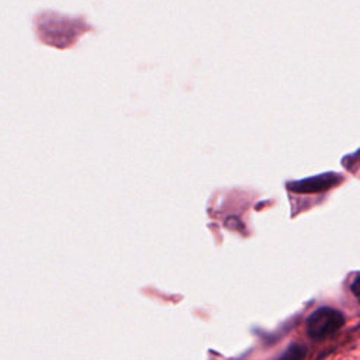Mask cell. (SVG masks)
Listing matches in <instances>:
<instances>
[{
  "instance_id": "obj_1",
  "label": "cell",
  "mask_w": 360,
  "mask_h": 360,
  "mask_svg": "<svg viewBox=\"0 0 360 360\" xmlns=\"http://www.w3.org/2000/svg\"><path fill=\"white\" fill-rule=\"evenodd\" d=\"M343 323L345 315L340 311L330 307H321L308 316L305 329L309 338L321 340L336 333Z\"/></svg>"
},
{
  "instance_id": "obj_2",
  "label": "cell",
  "mask_w": 360,
  "mask_h": 360,
  "mask_svg": "<svg viewBox=\"0 0 360 360\" xmlns=\"http://www.w3.org/2000/svg\"><path fill=\"white\" fill-rule=\"evenodd\" d=\"M342 181V176L338 173H325V174H319L315 177H309V179H304L301 181H294V183H288L287 187L294 191V193H321V191H326L330 187L339 184Z\"/></svg>"
},
{
  "instance_id": "obj_3",
  "label": "cell",
  "mask_w": 360,
  "mask_h": 360,
  "mask_svg": "<svg viewBox=\"0 0 360 360\" xmlns=\"http://www.w3.org/2000/svg\"><path fill=\"white\" fill-rule=\"evenodd\" d=\"M350 290L353 292V295L357 298V301L360 302V274L354 277V280L350 284Z\"/></svg>"
}]
</instances>
